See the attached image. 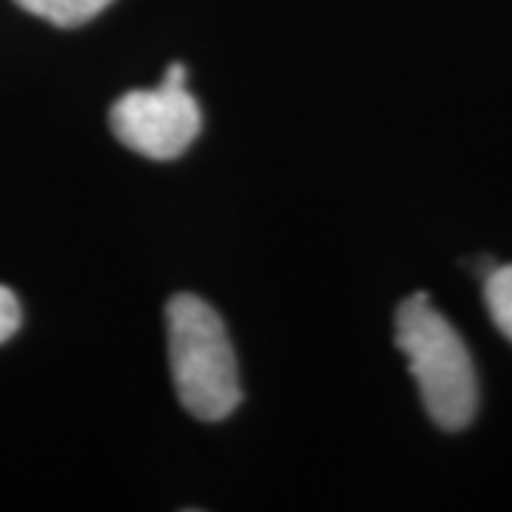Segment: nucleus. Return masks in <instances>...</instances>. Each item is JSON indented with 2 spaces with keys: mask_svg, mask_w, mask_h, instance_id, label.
<instances>
[{
  "mask_svg": "<svg viewBox=\"0 0 512 512\" xmlns=\"http://www.w3.org/2000/svg\"><path fill=\"white\" fill-rule=\"evenodd\" d=\"M168 359L177 399L200 421L228 419L242 402L237 356L220 313L194 293L168 302Z\"/></svg>",
  "mask_w": 512,
  "mask_h": 512,
  "instance_id": "f257e3e1",
  "label": "nucleus"
},
{
  "mask_svg": "<svg viewBox=\"0 0 512 512\" xmlns=\"http://www.w3.org/2000/svg\"><path fill=\"white\" fill-rule=\"evenodd\" d=\"M396 345L410 362L430 419L441 430H464L478 407L476 370L456 328L430 305L427 293L399 305Z\"/></svg>",
  "mask_w": 512,
  "mask_h": 512,
  "instance_id": "f03ea898",
  "label": "nucleus"
},
{
  "mask_svg": "<svg viewBox=\"0 0 512 512\" xmlns=\"http://www.w3.org/2000/svg\"><path fill=\"white\" fill-rule=\"evenodd\" d=\"M114 137L148 160H174L197 140L202 114L185 83L165 80L157 89L123 94L109 114Z\"/></svg>",
  "mask_w": 512,
  "mask_h": 512,
  "instance_id": "7ed1b4c3",
  "label": "nucleus"
},
{
  "mask_svg": "<svg viewBox=\"0 0 512 512\" xmlns=\"http://www.w3.org/2000/svg\"><path fill=\"white\" fill-rule=\"evenodd\" d=\"M15 3L37 18L69 29V26H80V23L92 20L94 15H100L111 0H15Z\"/></svg>",
  "mask_w": 512,
  "mask_h": 512,
  "instance_id": "20e7f679",
  "label": "nucleus"
},
{
  "mask_svg": "<svg viewBox=\"0 0 512 512\" xmlns=\"http://www.w3.org/2000/svg\"><path fill=\"white\" fill-rule=\"evenodd\" d=\"M484 296H487V308H490L495 328L512 342V265L493 268L487 274Z\"/></svg>",
  "mask_w": 512,
  "mask_h": 512,
  "instance_id": "39448f33",
  "label": "nucleus"
},
{
  "mask_svg": "<svg viewBox=\"0 0 512 512\" xmlns=\"http://www.w3.org/2000/svg\"><path fill=\"white\" fill-rule=\"evenodd\" d=\"M20 328V305L15 293L0 285V342H6Z\"/></svg>",
  "mask_w": 512,
  "mask_h": 512,
  "instance_id": "423d86ee",
  "label": "nucleus"
}]
</instances>
